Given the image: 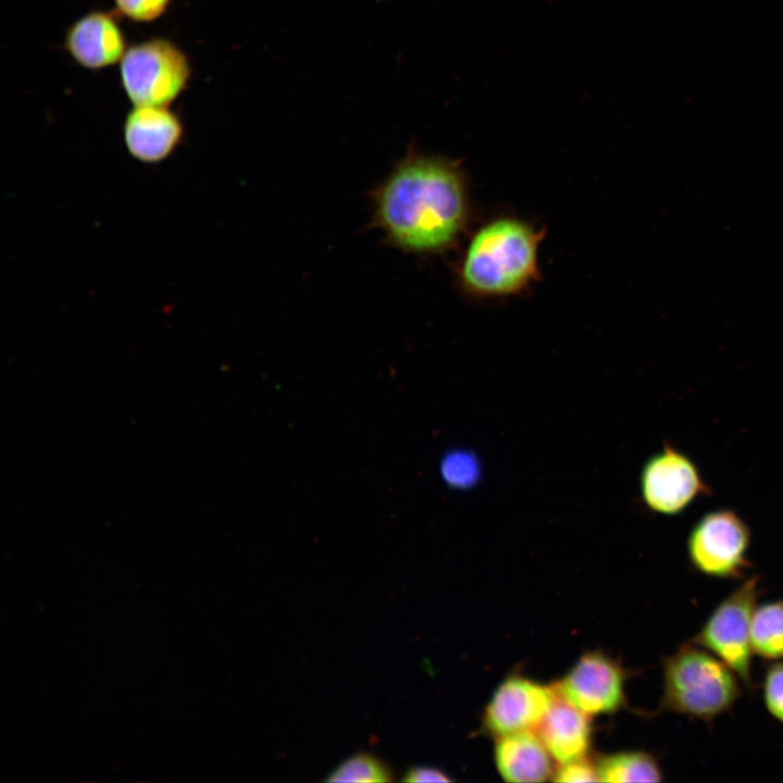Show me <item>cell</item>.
Here are the masks:
<instances>
[{"instance_id": "1", "label": "cell", "mask_w": 783, "mask_h": 783, "mask_svg": "<svg viewBox=\"0 0 783 783\" xmlns=\"http://www.w3.org/2000/svg\"><path fill=\"white\" fill-rule=\"evenodd\" d=\"M467 215L460 173L445 160L412 152L375 192V222L389 241L410 252L450 245Z\"/></svg>"}, {"instance_id": "2", "label": "cell", "mask_w": 783, "mask_h": 783, "mask_svg": "<svg viewBox=\"0 0 783 783\" xmlns=\"http://www.w3.org/2000/svg\"><path fill=\"white\" fill-rule=\"evenodd\" d=\"M662 711L707 724L730 712L743 696L738 675L711 651L692 642L662 658Z\"/></svg>"}, {"instance_id": "3", "label": "cell", "mask_w": 783, "mask_h": 783, "mask_svg": "<svg viewBox=\"0 0 783 783\" xmlns=\"http://www.w3.org/2000/svg\"><path fill=\"white\" fill-rule=\"evenodd\" d=\"M540 235L513 219H498L471 239L461 265V279L470 291L504 295L524 287L537 272Z\"/></svg>"}, {"instance_id": "4", "label": "cell", "mask_w": 783, "mask_h": 783, "mask_svg": "<svg viewBox=\"0 0 783 783\" xmlns=\"http://www.w3.org/2000/svg\"><path fill=\"white\" fill-rule=\"evenodd\" d=\"M120 76L134 105L169 107L188 87L191 65L176 44L153 37L127 48Z\"/></svg>"}, {"instance_id": "5", "label": "cell", "mask_w": 783, "mask_h": 783, "mask_svg": "<svg viewBox=\"0 0 783 783\" xmlns=\"http://www.w3.org/2000/svg\"><path fill=\"white\" fill-rule=\"evenodd\" d=\"M762 594L758 575L744 579L713 608L691 638L724 661L749 691L754 688L750 626Z\"/></svg>"}, {"instance_id": "6", "label": "cell", "mask_w": 783, "mask_h": 783, "mask_svg": "<svg viewBox=\"0 0 783 783\" xmlns=\"http://www.w3.org/2000/svg\"><path fill=\"white\" fill-rule=\"evenodd\" d=\"M750 539L748 525L735 511H709L688 533V561L698 573L708 577L744 580L751 567L747 558Z\"/></svg>"}, {"instance_id": "7", "label": "cell", "mask_w": 783, "mask_h": 783, "mask_svg": "<svg viewBox=\"0 0 783 783\" xmlns=\"http://www.w3.org/2000/svg\"><path fill=\"white\" fill-rule=\"evenodd\" d=\"M623 667L600 650L583 654L552 687L556 694L593 717L614 713L625 706Z\"/></svg>"}, {"instance_id": "8", "label": "cell", "mask_w": 783, "mask_h": 783, "mask_svg": "<svg viewBox=\"0 0 783 783\" xmlns=\"http://www.w3.org/2000/svg\"><path fill=\"white\" fill-rule=\"evenodd\" d=\"M639 489L650 511L670 517L681 514L698 496L710 492L694 461L671 445L644 463Z\"/></svg>"}, {"instance_id": "9", "label": "cell", "mask_w": 783, "mask_h": 783, "mask_svg": "<svg viewBox=\"0 0 783 783\" xmlns=\"http://www.w3.org/2000/svg\"><path fill=\"white\" fill-rule=\"evenodd\" d=\"M557 695L546 686L522 675H511L495 689L483 713L484 731L499 737L536 730Z\"/></svg>"}, {"instance_id": "10", "label": "cell", "mask_w": 783, "mask_h": 783, "mask_svg": "<svg viewBox=\"0 0 783 783\" xmlns=\"http://www.w3.org/2000/svg\"><path fill=\"white\" fill-rule=\"evenodd\" d=\"M64 48L71 58L88 70H101L121 62L127 45L113 12L90 11L67 28Z\"/></svg>"}, {"instance_id": "11", "label": "cell", "mask_w": 783, "mask_h": 783, "mask_svg": "<svg viewBox=\"0 0 783 783\" xmlns=\"http://www.w3.org/2000/svg\"><path fill=\"white\" fill-rule=\"evenodd\" d=\"M123 132L129 153L139 161L154 163L179 145L184 127L167 107L134 105L125 117Z\"/></svg>"}, {"instance_id": "12", "label": "cell", "mask_w": 783, "mask_h": 783, "mask_svg": "<svg viewBox=\"0 0 783 783\" xmlns=\"http://www.w3.org/2000/svg\"><path fill=\"white\" fill-rule=\"evenodd\" d=\"M536 730L552 759L559 763L586 758L592 745L591 716L558 695Z\"/></svg>"}, {"instance_id": "13", "label": "cell", "mask_w": 783, "mask_h": 783, "mask_svg": "<svg viewBox=\"0 0 783 783\" xmlns=\"http://www.w3.org/2000/svg\"><path fill=\"white\" fill-rule=\"evenodd\" d=\"M495 762L507 782H544L554 774L552 757L534 731L496 737Z\"/></svg>"}, {"instance_id": "14", "label": "cell", "mask_w": 783, "mask_h": 783, "mask_svg": "<svg viewBox=\"0 0 783 783\" xmlns=\"http://www.w3.org/2000/svg\"><path fill=\"white\" fill-rule=\"evenodd\" d=\"M596 765L601 782H660L663 772L656 757L644 750H627L598 758Z\"/></svg>"}, {"instance_id": "15", "label": "cell", "mask_w": 783, "mask_h": 783, "mask_svg": "<svg viewBox=\"0 0 783 783\" xmlns=\"http://www.w3.org/2000/svg\"><path fill=\"white\" fill-rule=\"evenodd\" d=\"M750 642L754 655L768 661L783 659V598L757 605Z\"/></svg>"}, {"instance_id": "16", "label": "cell", "mask_w": 783, "mask_h": 783, "mask_svg": "<svg viewBox=\"0 0 783 783\" xmlns=\"http://www.w3.org/2000/svg\"><path fill=\"white\" fill-rule=\"evenodd\" d=\"M393 771L380 758L359 753L339 763L326 778L330 782H390Z\"/></svg>"}, {"instance_id": "17", "label": "cell", "mask_w": 783, "mask_h": 783, "mask_svg": "<svg viewBox=\"0 0 783 783\" xmlns=\"http://www.w3.org/2000/svg\"><path fill=\"white\" fill-rule=\"evenodd\" d=\"M444 481L455 488H469L475 485L481 474V467L475 455L464 450L447 453L440 464Z\"/></svg>"}, {"instance_id": "18", "label": "cell", "mask_w": 783, "mask_h": 783, "mask_svg": "<svg viewBox=\"0 0 783 783\" xmlns=\"http://www.w3.org/2000/svg\"><path fill=\"white\" fill-rule=\"evenodd\" d=\"M763 704L769 714L783 724V659L771 661L762 682Z\"/></svg>"}, {"instance_id": "19", "label": "cell", "mask_w": 783, "mask_h": 783, "mask_svg": "<svg viewBox=\"0 0 783 783\" xmlns=\"http://www.w3.org/2000/svg\"><path fill=\"white\" fill-rule=\"evenodd\" d=\"M116 11L134 22H152L163 16L172 0H113Z\"/></svg>"}, {"instance_id": "20", "label": "cell", "mask_w": 783, "mask_h": 783, "mask_svg": "<svg viewBox=\"0 0 783 783\" xmlns=\"http://www.w3.org/2000/svg\"><path fill=\"white\" fill-rule=\"evenodd\" d=\"M551 780L555 782H598L596 765L586 758L560 763Z\"/></svg>"}, {"instance_id": "21", "label": "cell", "mask_w": 783, "mask_h": 783, "mask_svg": "<svg viewBox=\"0 0 783 783\" xmlns=\"http://www.w3.org/2000/svg\"><path fill=\"white\" fill-rule=\"evenodd\" d=\"M406 782H451V778L440 769L428 766L410 768L402 779Z\"/></svg>"}]
</instances>
